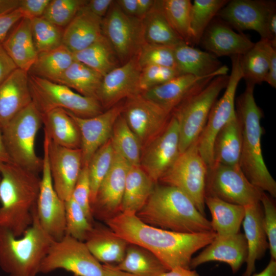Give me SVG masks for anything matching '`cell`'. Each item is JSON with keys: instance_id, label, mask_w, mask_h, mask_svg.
Here are the masks:
<instances>
[{"instance_id": "obj_1", "label": "cell", "mask_w": 276, "mask_h": 276, "mask_svg": "<svg viewBox=\"0 0 276 276\" xmlns=\"http://www.w3.org/2000/svg\"><path fill=\"white\" fill-rule=\"evenodd\" d=\"M105 223L129 243L154 254L168 270L176 267L190 269L193 255L217 235L214 231L188 234L166 230L147 224L135 214L129 213H120Z\"/></svg>"}, {"instance_id": "obj_2", "label": "cell", "mask_w": 276, "mask_h": 276, "mask_svg": "<svg viewBox=\"0 0 276 276\" xmlns=\"http://www.w3.org/2000/svg\"><path fill=\"white\" fill-rule=\"evenodd\" d=\"M0 228L19 237L32 223L40 178L12 162L0 166Z\"/></svg>"}, {"instance_id": "obj_3", "label": "cell", "mask_w": 276, "mask_h": 276, "mask_svg": "<svg viewBox=\"0 0 276 276\" xmlns=\"http://www.w3.org/2000/svg\"><path fill=\"white\" fill-rule=\"evenodd\" d=\"M255 86L246 83L244 91L235 103L242 133L239 166L253 185L274 198L276 197V181L269 172L262 155L261 120L263 112L255 101Z\"/></svg>"}, {"instance_id": "obj_4", "label": "cell", "mask_w": 276, "mask_h": 276, "mask_svg": "<svg viewBox=\"0 0 276 276\" xmlns=\"http://www.w3.org/2000/svg\"><path fill=\"white\" fill-rule=\"evenodd\" d=\"M149 225L173 232L194 234L213 231L210 221L178 189L155 185L144 206L136 214Z\"/></svg>"}, {"instance_id": "obj_5", "label": "cell", "mask_w": 276, "mask_h": 276, "mask_svg": "<svg viewBox=\"0 0 276 276\" xmlns=\"http://www.w3.org/2000/svg\"><path fill=\"white\" fill-rule=\"evenodd\" d=\"M54 240L40 225L36 207L32 223L21 236L0 228V268L8 276H36Z\"/></svg>"}, {"instance_id": "obj_6", "label": "cell", "mask_w": 276, "mask_h": 276, "mask_svg": "<svg viewBox=\"0 0 276 276\" xmlns=\"http://www.w3.org/2000/svg\"><path fill=\"white\" fill-rule=\"evenodd\" d=\"M41 124V114L32 102L1 127L11 162L37 174L42 171L43 166L42 158L35 149L36 136Z\"/></svg>"}, {"instance_id": "obj_7", "label": "cell", "mask_w": 276, "mask_h": 276, "mask_svg": "<svg viewBox=\"0 0 276 276\" xmlns=\"http://www.w3.org/2000/svg\"><path fill=\"white\" fill-rule=\"evenodd\" d=\"M228 78L227 75L215 77L172 111L171 114L176 119L178 125L180 153L198 139L212 107L221 91L227 86Z\"/></svg>"}, {"instance_id": "obj_8", "label": "cell", "mask_w": 276, "mask_h": 276, "mask_svg": "<svg viewBox=\"0 0 276 276\" xmlns=\"http://www.w3.org/2000/svg\"><path fill=\"white\" fill-rule=\"evenodd\" d=\"M28 81L32 102L41 114L56 108L82 118L103 112L97 99L82 96L64 85L29 74Z\"/></svg>"}, {"instance_id": "obj_9", "label": "cell", "mask_w": 276, "mask_h": 276, "mask_svg": "<svg viewBox=\"0 0 276 276\" xmlns=\"http://www.w3.org/2000/svg\"><path fill=\"white\" fill-rule=\"evenodd\" d=\"M197 140L180 153L158 181L181 191L205 216V186L208 166L199 152Z\"/></svg>"}, {"instance_id": "obj_10", "label": "cell", "mask_w": 276, "mask_h": 276, "mask_svg": "<svg viewBox=\"0 0 276 276\" xmlns=\"http://www.w3.org/2000/svg\"><path fill=\"white\" fill-rule=\"evenodd\" d=\"M57 269L74 276H103V265L92 255L84 242L65 235L54 240L43 259L39 273H49Z\"/></svg>"}, {"instance_id": "obj_11", "label": "cell", "mask_w": 276, "mask_h": 276, "mask_svg": "<svg viewBox=\"0 0 276 276\" xmlns=\"http://www.w3.org/2000/svg\"><path fill=\"white\" fill-rule=\"evenodd\" d=\"M263 192L248 180L239 165L213 163L208 167L205 196L245 206L260 202Z\"/></svg>"}, {"instance_id": "obj_12", "label": "cell", "mask_w": 276, "mask_h": 276, "mask_svg": "<svg viewBox=\"0 0 276 276\" xmlns=\"http://www.w3.org/2000/svg\"><path fill=\"white\" fill-rule=\"evenodd\" d=\"M231 58L232 70L225 91L212 107L207 122L197 140L199 152L208 167L213 164V147L216 136L236 116L235 95L239 83L242 79L241 56Z\"/></svg>"}, {"instance_id": "obj_13", "label": "cell", "mask_w": 276, "mask_h": 276, "mask_svg": "<svg viewBox=\"0 0 276 276\" xmlns=\"http://www.w3.org/2000/svg\"><path fill=\"white\" fill-rule=\"evenodd\" d=\"M101 29L121 64L136 56L144 43L142 20L125 14L115 1L102 18Z\"/></svg>"}, {"instance_id": "obj_14", "label": "cell", "mask_w": 276, "mask_h": 276, "mask_svg": "<svg viewBox=\"0 0 276 276\" xmlns=\"http://www.w3.org/2000/svg\"><path fill=\"white\" fill-rule=\"evenodd\" d=\"M48 143V135L44 132L42 176L36 211L43 229L54 240H59L65 234V202L59 197L53 186L49 163Z\"/></svg>"}, {"instance_id": "obj_15", "label": "cell", "mask_w": 276, "mask_h": 276, "mask_svg": "<svg viewBox=\"0 0 276 276\" xmlns=\"http://www.w3.org/2000/svg\"><path fill=\"white\" fill-rule=\"evenodd\" d=\"M276 11V3L267 0H232L218 12L217 17L240 33L245 30L257 32L261 38L269 40L268 23Z\"/></svg>"}, {"instance_id": "obj_16", "label": "cell", "mask_w": 276, "mask_h": 276, "mask_svg": "<svg viewBox=\"0 0 276 276\" xmlns=\"http://www.w3.org/2000/svg\"><path fill=\"white\" fill-rule=\"evenodd\" d=\"M147 144L141 158L140 166L156 183L172 166L180 153L176 119L171 114L165 128Z\"/></svg>"}, {"instance_id": "obj_17", "label": "cell", "mask_w": 276, "mask_h": 276, "mask_svg": "<svg viewBox=\"0 0 276 276\" xmlns=\"http://www.w3.org/2000/svg\"><path fill=\"white\" fill-rule=\"evenodd\" d=\"M123 116L141 145L148 143L166 126L171 113L139 94L127 99Z\"/></svg>"}, {"instance_id": "obj_18", "label": "cell", "mask_w": 276, "mask_h": 276, "mask_svg": "<svg viewBox=\"0 0 276 276\" xmlns=\"http://www.w3.org/2000/svg\"><path fill=\"white\" fill-rule=\"evenodd\" d=\"M228 71V67L223 65L217 72L204 77L180 75L166 83L145 90L141 94L172 114L181 103L201 90L213 78L227 75Z\"/></svg>"}, {"instance_id": "obj_19", "label": "cell", "mask_w": 276, "mask_h": 276, "mask_svg": "<svg viewBox=\"0 0 276 276\" xmlns=\"http://www.w3.org/2000/svg\"><path fill=\"white\" fill-rule=\"evenodd\" d=\"M131 165L114 151L108 172L101 182L91 204L93 218L106 221L120 212L126 179Z\"/></svg>"}, {"instance_id": "obj_20", "label": "cell", "mask_w": 276, "mask_h": 276, "mask_svg": "<svg viewBox=\"0 0 276 276\" xmlns=\"http://www.w3.org/2000/svg\"><path fill=\"white\" fill-rule=\"evenodd\" d=\"M123 109L122 106H113L90 118L79 117L66 110L79 131L83 166H87L94 153L110 140L114 124Z\"/></svg>"}, {"instance_id": "obj_21", "label": "cell", "mask_w": 276, "mask_h": 276, "mask_svg": "<svg viewBox=\"0 0 276 276\" xmlns=\"http://www.w3.org/2000/svg\"><path fill=\"white\" fill-rule=\"evenodd\" d=\"M48 157L54 188L59 197L65 201L72 196L83 166L81 149L61 147L49 137Z\"/></svg>"}, {"instance_id": "obj_22", "label": "cell", "mask_w": 276, "mask_h": 276, "mask_svg": "<svg viewBox=\"0 0 276 276\" xmlns=\"http://www.w3.org/2000/svg\"><path fill=\"white\" fill-rule=\"evenodd\" d=\"M141 71L135 56L103 76L97 96L102 106L111 107L123 99L141 94Z\"/></svg>"}, {"instance_id": "obj_23", "label": "cell", "mask_w": 276, "mask_h": 276, "mask_svg": "<svg viewBox=\"0 0 276 276\" xmlns=\"http://www.w3.org/2000/svg\"><path fill=\"white\" fill-rule=\"evenodd\" d=\"M197 256L192 258L190 269L210 262H220L228 264L233 273L237 272L246 263L248 249L244 234L216 235L212 241Z\"/></svg>"}, {"instance_id": "obj_24", "label": "cell", "mask_w": 276, "mask_h": 276, "mask_svg": "<svg viewBox=\"0 0 276 276\" xmlns=\"http://www.w3.org/2000/svg\"><path fill=\"white\" fill-rule=\"evenodd\" d=\"M255 43L242 33L234 31L218 17H215L199 42L206 52L216 57L242 56Z\"/></svg>"}, {"instance_id": "obj_25", "label": "cell", "mask_w": 276, "mask_h": 276, "mask_svg": "<svg viewBox=\"0 0 276 276\" xmlns=\"http://www.w3.org/2000/svg\"><path fill=\"white\" fill-rule=\"evenodd\" d=\"M32 102L28 73L17 68L0 84V127Z\"/></svg>"}, {"instance_id": "obj_26", "label": "cell", "mask_w": 276, "mask_h": 276, "mask_svg": "<svg viewBox=\"0 0 276 276\" xmlns=\"http://www.w3.org/2000/svg\"><path fill=\"white\" fill-rule=\"evenodd\" d=\"M242 222L248 249L246 267L243 276H251L255 271L257 260L262 259L269 249L267 238L263 223V210L261 203L244 206Z\"/></svg>"}, {"instance_id": "obj_27", "label": "cell", "mask_w": 276, "mask_h": 276, "mask_svg": "<svg viewBox=\"0 0 276 276\" xmlns=\"http://www.w3.org/2000/svg\"><path fill=\"white\" fill-rule=\"evenodd\" d=\"M85 5L63 30L62 44L73 53L87 48L102 36V18L91 12Z\"/></svg>"}, {"instance_id": "obj_28", "label": "cell", "mask_w": 276, "mask_h": 276, "mask_svg": "<svg viewBox=\"0 0 276 276\" xmlns=\"http://www.w3.org/2000/svg\"><path fill=\"white\" fill-rule=\"evenodd\" d=\"M84 243L99 262L113 266L123 260L129 244L108 226L95 222Z\"/></svg>"}, {"instance_id": "obj_29", "label": "cell", "mask_w": 276, "mask_h": 276, "mask_svg": "<svg viewBox=\"0 0 276 276\" xmlns=\"http://www.w3.org/2000/svg\"><path fill=\"white\" fill-rule=\"evenodd\" d=\"M1 43L17 67L28 73L38 55L30 19L22 18Z\"/></svg>"}, {"instance_id": "obj_30", "label": "cell", "mask_w": 276, "mask_h": 276, "mask_svg": "<svg viewBox=\"0 0 276 276\" xmlns=\"http://www.w3.org/2000/svg\"><path fill=\"white\" fill-rule=\"evenodd\" d=\"M176 69L181 75L204 77L218 71L223 66L217 57L182 42L173 47Z\"/></svg>"}, {"instance_id": "obj_31", "label": "cell", "mask_w": 276, "mask_h": 276, "mask_svg": "<svg viewBox=\"0 0 276 276\" xmlns=\"http://www.w3.org/2000/svg\"><path fill=\"white\" fill-rule=\"evenodd\" d=\"M41 116L44 131L52 142L65 148L80 149L79 131L65 110L56 108Z\"/></svg>"}, {"instance_id": "obj_32", "label": "cell", "mask_w": 276, "mask_h": 276, "mask_svg": "<svg viewBox=\"0 0 276 276\" xmlns=\"http://www.w3.org/2000/svg\"><path fill=\"white\" fill-rule=\"evenodd\" d=\"M155 183L141 166H131L126 179L120 212L136 214L146 203Z\"/></svg>"}, {"instance_id": "obj_33", "label": "cell", "mask_w": 276, "mask_h": 276, "mask_svg": "<svg viewBox=\"0 0 276 276\" xmlns=\"http://www.w3.org/2000/svg\"><path fill=\"white\" fill-rule=\"evenodd\" d=\"M242 133L237 116L218 132L213 147V163L227 166L239 165Z\"/></svg>"}, {"instance_id": "obj_34", "label": "cell", "mask_w": 276, "mask_h": 276, "mask_svg": "<svg viewBox=\"0 0 276 276\" xmlns=\"http://www.w3.org/2000/svg\"><path fill=\"white\" fill-rule=\"evenodd\" d=\"M205 205L209 209L212 229L218 235L239 233L244 215V206L232 204L218 198L205 196Z\"/></svg>"}, {"instance_id": "obj_35", "label": "cell", "mask_w": 276, "mask_h": 276, "mask_svg": "<svg viewBox=\"0 0 276 276\" xmlns=\"http://www.w3.org/2000/svg\"><path fill=\"white\" fill-rule=\"evenodd\" d=\"M141 20L144 43L174 47L183 42L168 22L159 1Z\"/></svg>"}, {"instance_id": "obj_36", "label": "cell", "mask_w": 276, "mask_h": 276, "mask_svg": "<svg viewBox=\"0 0 276 276\" xmlns=\"http://www.w3.org/2000/svg\"><path fill=\"white\" fill-rule=\"evenodd\" d=\"M276 46L269 40L261 38L245 54L241 56L242 79L254 84L265 82L272 53Z\"/></svg>"}, {"instance_id": "obj_37", "label": "cell", "mask_w": 276, "mask_h": 276, "mask_svg": "<svg viewBox=\"0 0 276 276\" xmlns=\"http://www.w3.org/2000/svg\"><path fill=\"white\" fill-rule=\"evenodd\" d=\"M103 77L85 64L74 61L54 82L64 85L82 96L97 99Z\"/></svg>"}, {"instance_id": "obj_38", "label": "cell", "mask_w": 276, "mask_h": 276, "mask_svg": "<svg viewBox=\"0 0 276 276\" xmlns=\"http://www.w3.org/2000/svg\"><path fill=\"white\" fill-rule=\"evenodd\" d=\"M73 55L75 61L85 64L103 77L121 65L111 44L103 35Z\"/></svg>"}, {"instance_id": "obj_39", "label": "cell", "mask_w": 276, "mask_h": 276, "mask_svg": "<svg viewBox=\"0 0 276 276\" xmlns=\"http://www.w3.org/2000/svg\"><path fill=\"white\" fill-rule=\"evenodd\" d=\"M116 266L136 276H160L168 271L150 251L130 243L127 246L123 260Z\"/></svg>"}, {"instance_id": "obj_40", "label": "cell", "mask_w": 276, "mask_h": 276, "mask_svg": "<svg viewBox=\"0 0 276 276\" xmlns=\"http://www.w3.org/2000/svg\"><path fill=\"white\" fill-rule=\"evenodd\" d=\"M74 61L73 53L62 44L38 53L28 74L54 82Z\"/></svg>"}, {"instance_id": "obj_41", "label": "cell", "mask_w": 276, "mask_h": 276, "mask_svg": "<svg viewBox=\"0 0 276 276\" xmlns=\"http://www.w3.org/2000/svg\"><path fill=\"white\" fill-rule=\"evenodd\" d=\"M110 140L114 151L131 166H140L141 144L122 114L114 124Z\"/></svg>"}, {"instance_id": "obj_42", "label": "cell", "mask_w": 276, "mask_h": 276, "mask_svg": "<svg viewBox=\"0 0 276 276\" xmlns=\"http://www.w3.org/2000/svg\"><path fill=\"white\" fill-rule=\"evenodd\" d=\"M228 0H194L190 14L192 46L199 44L205 30Z\"/></svg>"}, {"instance_id": "obj_43", "label": "cell", "mask_w": 276, "mask_h": 276, "mask_svg": "<svg viewBox=\"0 0 276 276\" xmlns=\"http://www.w3.org/2000/svg\"><path fill=\"white\" fill-rule=\"evenodd\" d=\"M162 9L168 22L184 42L192 46L190 0H161Z\"/></svg>"}, {"instance_id": "obj_44", "label": "cell", "mask_w": 276, "mask_h": 276, "mask_svg": "<svg viewBox=\"0 0 276 276\" xmlns=\"http://www.w3.org/2000/svg\"><path fill=\"white\" fill-rule=\"evenodd\" d=\"M30 20L33 40L38 54L54 50L62 44V28L42 16Z\"/></svg>"}, {"instance_id": "obj_45", "label": "cell", "mask_w": 276, "mask_h": 276, "mask_svg": "<svg viewBox=\"0 0 276 276\" xmlns=\"http://www.w3.org/2000/svg\"><path fill=\"white\" fill-rule=\"evenodd\" d=\"M114 150L110 139L93 155L87 167L90 183V202H94L99 187L112 165Z\"/></svg>"}, {"instance_id": "obj_46", "label": "cell", "mask_w": 276, "mask_h": 276, "mask_svg": "<svg viewBox=\"0 0 276 276\" xmlns=\"http://www.w3.org/2000/svg\"><path fill=\"white\" fill-rule=\"evenodd\" d=\"M64 202L65 234L84 242L93 228V224L89 222L83 210L72 197Z\"/></svg>"}, {"instance_id": "obj_47", "label": "cell", "mask_w": 276, "mask_h": 276, "mask_svg": "<svg viewBox=\"0 0 276 276\" xmlns=\"http://www.w3.org/2000/svg\"><path fill=\"white\" fill-rule=\"evenodd\" d=\"M87 1L50 0L42 17L58 27L65 28Z\"/></svg>"}, {"instance_id": "obj_48", "label": "cell", "mask_w": 276, "mask_h": 276, "mask_svg": "<svg viewBox=\"0 0 276 276\" xmlns=\"http://www.w3.org/2000/svg\"><path fill=\"white\" fill-rule=\"evenodd\" d=\"M136 57L141 69L149 65L176 69L173 47L144 43Z\"/></svg>"}, {"instance_id": "obj_49", "label": "cell", "mask_w": 276, "mask_h": 276, "mask_svg": "<svg viewBox=\"0 0 276 276\" xmlns=\"http://www.w3.org/2000/svg\"><path fill=\"white\" fill-rule=\"evenodd\" d=\"M263 223L267 238L270 259L276 260V206L273 198L263 192L260 200Z\"/></svg>"}, {"instance_id": "obj_50", "label": "cell", "mask_w": 276, "mask_h": 276, "mask_svg": "<svg viewBox=\"0 0 276 276\" xmlns=\"http://www.w3.org/2000/svg\"><path fill=\"white\" fill-rule=\"evenodd\" d=\"M180 75L178 70L173 68L156 65L144 67L141 69L139 79L141 93Z\"/></svg>"}, {"instance_id": "obj_51", "label": "cell", "mask_w": 276, "mask_h": 276, "mask_svg": "<svg viewBox=\"0 0 276 276\" xmlns=\"http://www.w3.org/2000/svg\"><path fill=\"white\" fill-rule=\"evenodd\" d=\"M90 183L87 165L83 166L74 186L72 197L83 210L87 219L94 223L90 202Z\"/></svg>"}, {"instance_id": "obj_52", "label": "cell", "mask_w": 276, "mask_h": 276, "mask_svg": "<svg viewBox=\"0 0 276 276\" xmlns=\"http://www.w3.org/2000/svg\"><path fill=\"white\" fill-rule=\"evenodd\" d=\"M50 0H20L18 9L29 19L42 16Z\"/></svg>"}, {"instance_id": "obj_53", "label": "cell", "mask_w": 276, "mask_h": 276, "mask_svg": "<svg viewBox=\"0 0 276 276\" xmlns=\"http://www.w3.org/2000/svg\"><path fill=\"white\" fill-rule=\"evenodd\" d=\"M22 18V14L18 9L0 15V42L6 37L11 28Z\"/></svg>"}, {"instance_id": "obj_54", "label": "cell", "mask_w": 276, "mask_h": 276, "mask_svg": "<svg viewBox=\"0 0 276 276\" xmlns=\"http://www.w3.org/2000/svg\"><path fill=\"white\" fill-rule=\"evenodd\" d=\"M17 68L0 42V84Z\"/></svg>"}, {"instance_id": "obj_55", "label": "cell", "mask_w": 276, "mask_h": 276, "mask_svg": "<svg viewBox=\"0 0 276 276\" xmlns=\"http://www.w3.org/2000/svg\"><path fill=\"white\" fill-rule=\"evenodd\" d=\"M114 1L90 0L87 1L85 6L95 15L103 18Z\"/></svg>"}, {"instance_id": "obj_56", "label": "cell", "mask_w": 276, "mask_h": 276, "mask_svg": "<svg viewBox=\"0 0 276 276\" xmlns=\"http://www.w3.org/2000/svg\"><path fill=\"white\" fill-rule=\"evenodd\" d=\"M121 10L126 15L137 17V0L115 1Z\"/></svg>"}, {"instance_id": "obj_57", "label": "cell", "mask_w": 276, "mask_h": 276, "mask_svg": "<svg viewBox=\"0 0 276 276\" xmlns=\"http://www.w3.org/2000/svg\"><path fill=\"white\" fill-rule=\"evenodd\" d=\"M272 87L276 88V50L272 53L265 81Z\"/></svg>"}, {"instance_id": "obj_58", "label": "cell", "mask_w": 276, "mask_h": 276, "mask_svg": "<svg viewBox=\"0 0 276 276\" xmlns=\"http://www.w3.org/2000/svg\"><path fill=\"white\" fill-rule=\"evenodd\" d=\"M160 276H200V275L195 270L176 267L165 272Z\"/></svg>"}, {"instance_id": "obj_59", "label": "cell", "mask_w": 276, "mask_h": 276, "mask_svg": "<svg viewBox=\"0 0 276 276\" xmlns=\"http://www.w3.org/2000/svg\"><path fill=\"white\" fill-rule=\"evenodd\" d=\"M137 17L142 19L150 11L154 4V0H137Z\"/></svg>"}, {"instance_id": "obj_60", "label": "cell", "mask_w": 276, "mask_h": 276, "mask_svg": "<svg viewBox=\"0 0 276 276\" xmlns=\"http://www.w3.org/2000/svg\"><path fill=\"white\" fill-rule=\"evenodd\" d=\"M20 0H0V15L18 9Z\"/></svg>"}, {"instance_id": "obj_61", "label": "cell", "mask_w": 276, "mask_h": 276, "mask_svg": "<svg viewBox=\"0 0 276 276\" xmlns=\"http://www.w3.org/2000/svg\"><path fill=\"white\" fill-rule=\"evenodd\" d=\"M103 276H136L129 272L121 270L116 266L103 264Z\"/></svg>"}, {"instance_id": "obj_62", "label": "cell", "mask_w": 276, "mask_h": 276, "mask_svg": "<svg viewBox=\"0 0 276 276\" xmlns=\"http://www.w3.org/2000/svg\"><path fill=\"white\" fill-rule=\"evenodd\" d=\"M251 276H276V260L270 259L266 267L260 272Z\"/></svg>"}, {"instance_id": "obj_63", "label": "cell", "mask_w": 276, "mask_h": 276, "mask_svg": "<svg viewBox=\"0 0 276 276\" xmlns=\"http://www.w3.org/2000/svg\"><path fill=\"white\" fill-rule=\"evenodd\" d=\"M10 162L11 160L5 148L0 127V166Z\"/></svg>"}, {"instance_id": "obj_64", "label": "cell", "mask_w": 276, "mask_h": 276, "mask_svg": "<svg viewBox=\"0 0 276 276\" xmlns=\"http://www.w3.org/2000/svg\"><path fill=\"white\" fill-rule=\"evenodd\" d=\"M0 179H1V177H0Z\"/></svg>"}]
</instances>
